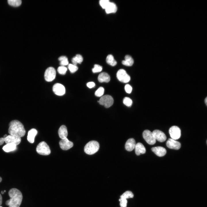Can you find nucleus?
<instances>
[{"label": "nucleus", "mask_w": 207, "mask_h": 207, "mask_svg": "<svg viewBox=\"0 0 207 207\" xmlns=\"http://www.w3.org/2000/svg\"><path fill=\"white\" fill-rule=\"evenodd\" d=\"M0 207H2L1 206H0Z\"/></svg>", "instance_id": "c03bdc74"}, {"label": "nucleus", "mask_w": 207, "mask_h": 207, "mask_svg": "<svg viewBox=\"0 0 207 207\" xmlns=\"http://www.w3.org/2000/svg\"><path fill=\"white\" fill-rule=\"evenodd\" d=\"M106 13L110 14L115 13L117 10V7L116 5L113 2H110L108 5L105 9Z\"/></svg>", "instance_id": "aec40b11"}, {"label": "nucleus", "mask_w": 207, "mask_h": 207, "mask_svg": "<svg viewBox=\"0 0 207 207\" xmlns=\"http://www.w3.org/2000/svg\"><path fill=\"white\" fill-rule=\"evenodd\" d=\"M7 136L8 135H6V134L5 135H4L3 138H5V137H7Z\"/></svg>", "instance_id": "ea45409f"}, {"label": "nucleus", "mask_w": 207, "mask_h": 207, "mask_svg": "<svg viewBox=\"0 0 207 207\" xmlns=\"http://www.w3.org/2000/svg\"><path fill=\"white\" fill-rule=\"evenodd\" d=\"M135 148V154L137 156L145 153V148L143 145L141 143L139 142L136 144Z\"/></svg>", "instance_id": "f3484780"}, {"label": "nucleus", "mask_w": 207, "mask_h": 207, "mask_svg": "<svg viewBox=\"0 0 207 207\" xmlns=\"http://www.w3.org/2000/svg\"><path fill=\"white\" fill-rule=\"evenodd\" d=\"M59 145L61 148L64 150H67L73 145V143L70 141L68 139L66 138L62 139L59 142Z\"/></svg>", "instance_id": "ddd939ff"}, {"label": "nucleus", "mask_w": 207, "mask_h": 207, "mask_svg": "<svg viewBox=\"0 0 207 207\" xmlns=\"http://www.w3.org/2000/svg\"><path fill=\"white\" fill-rule=\"evenodd\" d=\"M110 1L108 0H101L99 1V4L103 8L105 9L108 5Z\"/></svg>", "instance_id": "72a5a7b5"}, {"label": "nucleus", "mask_w": 207, "mask_h": 207, "mask_svg": "<svg viewBox=\"0 0 207 207\" xmlns=\"http://www.w3.org/2000/svg\"><path fill=\"white\" fill-rule=\"evenodd\" d=\"M8 194L10 199L6 201V205L9 207H19L23 198L21 192L17 189L13 188L9 190Z\"/></svg>", "instance_id": "f257e3e1"}, {"label": "nucleus", "mask_w": 207, "mask_h": 207, "mask_svg": "<svg viewBox=\"0 0 207 207\" xmlns=\"http://www.w3.org/2000/svg\"><path fill=\"white\" fill-rule=\"evenodd\" d=\"M102 69V67L98 64H95L94 67L92 69L93 73H95L101 72Z\"/></svg>", "instance_id": "473e14b6"}, {"label": "nucleus", "mask_w": 207, "mask_h": 207, "mask_svg": "<svg viewBox=\"0 0 207 207\" xmlns=\"http://www.w3.org/2000/svg\"><path fill=\"white\" fill-rule=\"evenodd\" d=\"M143 136L148 144L153 145L156 143V140L154 136L152 133L149 130H146L144 131L143 133Z\"/></svg>", "instance_id": "0eeeda50"}, {"label": "nucleus", "mask_w": 207, "mask_h": 207, "mask_svg": "<svg viewBox=\"0 0 207 207\" xmlns=\"http://www.w3.org/2000/svg\"><path fill=\"white\" fill-rule=\"evenodd\" d=\"M68 68L70 72L71 73H74L78 70V67L75 65L72 64H69Z\"/></svg>", "instance_id": "2f4dec72"}, {"label": "nucleus", "mask_w": 207, "mask_h": 207, "mask_svg": "<svg viewBox=\"0 0 207 207\" xmlns=\"http://www.w3.org/2000/svg\"><path fill=\"white\" fill-rule=\"evenodd\" d=\"M124 89L126 92L128 93H131L132 89L131 86L128 84L125 85Z\"/></svg>", "instance_id": "c9c22d12"}, {"label": "nucleus", "mask_w": 207, "mask_h": 207, "mask_svg": "<svg viewBox=\"0 0 207 207\" xmlns=\"http://www.w3.org/2000/svg\"><path fill=\"white\" fill-rule=\"evenodd\" d=\"M120 202V205L121 207H126L127 200L126 199L120 198L119 199Z\"/></svg>", "instance_id": "f704fd0d"}, {"label": "nucleus", "mask_w": 207, "mask_h": 207, "mask_svg": "<svg viewBox=\"0 0 207 207\" xmlns=\"http://www.w3.org/2000/svg\"><path fill=\"white\" fill-rule=\"evenodd\" d=\"M151 149L153 152L159 157H162L164 156L166 153V149L161 146L153 147Z\"/></svg>", "instance_id": "2eb2a0df"}, {"label": "nucleus", "mask_w": 207, "mask_h": 207, "mask_svg": "<svg viewBox=\"0 0 207 207\" xmlns=\"http://www.w3.org/2000/svg\"><path fill=\"white\" fill-rule=\"evenodd\" d=\"M133 63V59L131 56L129 55H126L125 57V60L122 61V64L127 66H131Z\"/></svg>", "instance_id": "4be33fe9"}, {"label": "nucleus", "mask_w": 207, "mask_h": 207, "mask_svg": "<svg viewBox=\"0 0 207 207\" xmlns=\"http://www.w3.org/2000/svg\"><path fill=\"white\" fill-rule=\"evenodd\" d=\"M58 133L59 137L62 139L67 138L68 131L66 126L64 125H62L58 130Z\"/></svg>", "instance_id": "412c9836"}, {"label": "nucleus", "mask_w": 207, "mask_h": 207, "mask_svg": "<svg viewBox=\"0 0 207 207\" xmlns=\"http://www.w3.org/2000/svg\"><path fill=\"white\" fill-rule=\"evenodd\" d=\"M83 57L81 55L78 54L72 58V61L73 64L76 66L78 63L80 64L83 61Z\"/></svg>", "instance_id": "b1692460"}, {"label": "nucleus", "mask_w": 207, "mask_h": 207, "mask_svg": "<svg viewBox=\"0 0 207 207\" xmlns=\"http://www.w3.org/2000/svg\"><path fill=\"white\" fill-rule=\"evenodd\" d=\"M116 76L120 81L123 83H128L130 80V76L123 69H120L118 70Z\"/></svg>", "instance_id": "6e6552de"}, {"label": "nucleus", "mask_w": 207, "mask_h": 207, "mask_svg": "<svg viewBox=\"0 0 207 207\" xmlns=\"http://www.w3.org/2000/svg\"><path fill=\"white\" fill-rule=\"evenodd\" d=\"M99 147V144L98 142L95 141H91L85 145L84 150L86 154L92 155L97 152Z\"/></svg>", "instance_id": "7ed1b4c3"}, {"label": "nucleus", "mask_w": 207, "mask_h": 207, "mask_svg": "<svg viewBox=\"0 0 207 207\" xmlns=\"http://www.w3.org/2000/svg\"><path fill=\"white\" fill-rule=\"evenodd\" d=\"M87 85L89 88H91L95 86V83L92 82H88L87 83Z\"/></svg>", "instance_id": "e433bc0d"}, {"label": "nucleus", "mask_w": 207, "mask_h": 207, "mask_svg": "<svg viewBox=\"0 0 207 207\" xmlns=\"http://www.w3.org/2000/svg\"><path fill=\"white\" fill-rule=\"evenodd\" d=\"M1 193L2 194H3L4 193V191H1Z\"/></svg>", "instance_id": "79ce46f5"}, {"label": "nucleus", "mask_w": 207, "mask_h": 207, "mask_svg": "<svg viewBox=\"0 0 207 207\" xmlns=\"http://www.w3.org/2000/svg\"><path fill=\"white\" fill-rule=\"evenodd\" d=\"M36 150L38 153L43 155H48L51 153L49 146L44 141L40 143L37 145Z\"/></svg>", "instance_id": "39448f33"}, {"label": "nucleus", "mask_w": 207, "mask_h": 207, "mask_svg": "<svg viewBox=\"0 0 207 207\" xmlns=\"http://www.w3.org/2000/svg\"><path fill=\"white\" fill-rule=\"evenodd\" d=\"M21 141L20 137L10 135L5 138H0V145H2L4 142H5L6 144L13 143L17 145L20 143Z\"/></svg>", "instance_id": "20e7f679"}, {"label": "nucleus", "mask_w": 207, "mask_h": 207, "mask_svg": "<svg viewBox=\"0 0 207 207\" xmlns=\"http://www.w3.org/2000/svg\"><path fill=\"white\" fill-rule=\"evenodd\" d=\"M169 132L172 139L175 140L178 139L181 136V130L177 126H171L169 130Z\"/></svg>", "instance_id": "9d476101"}, {"label": "nucleus", "mask_w": 207, "mask_h": 207, "mask_svg": "<svg viewBox=\"0 0 207 207\" xmlns=\"http://www.w3.org/2000/svg\"><path fill=\"white\" fill-rule=\"evenodd\" d=\"M104 93V88L102 87H100L95 92V95L97 97H101L103 95Z\"/></svg>", "instance_id": "c756f323"}, {"label": "nucleus", "mask_w": 207, "mask_h": 207, "mask_svg": "<svg viewBox=\"0 0 207 207\" xmlns=\"http://www.w3.org/2000/svg\"><path fill=\"white\" fill-rule=\"evenodd\" d=\"M17 148L16 145L14 143L6 144L3 147V150L6 152H9L15 150Z\"/></svg>", "instance_id": "5701e85b"}, {"label": "nucleus", "mask_w": 207, "mask_h": 207, "mask_svg": "<svg viewBox=\"0 0 207 207\" xmlns=\"http://www.w3.org/2000/svg\"><path fill=\"white\" fill-rule=\"evenodd\" d=\"M37 133V131L35 129H32L29 130L28 134L27 137L28 141L31 143H33L35 137Z\"/></svg>", "instance_id": "a211bd4d"}, {"label": "nucleus", "mask_w": 207, "mask_h": 207, "mask_svg": "<svg viewBox=\"0 0 207 207\" xmlns=\"http://www.w3.org/2000/svg\"><path fill=\"white\" fill-rule=\"evenodd\" d=\"M3 191L4 192H6V191L4 190Z\"/></svg>", "instance_id": "37998d69"}, {"label": "nucleus", "mask_w": 207, "mask_h": 207, "mask_svg": "<svg viewBox=\"0 0 207 207\" xmlns=\"http://www.w3.org/2000/svg\"><path fill=\"white\" fill-rule=\"evenodd\" d=\"M107 63L109 65L114 66L117 64V62L114 59L113 56L112 55H108L106 58Z\"/></svg>", "instance_id": "393cba45"}, {"label": "nucleus", "mask_w": 207, "mask_h": 207, "mask_svg": "<svg viewBox=\"0 0 207 207\" xmlns=\"http://www.w3.org/2000/svg\"><path fill=\"white\" fill-rule=\"evenodd\" d=\"M152 133L156 140H157L160 142H163L166 139V137L165 134L159 130H155L153 131Z\"/></svg>", "instance_id": "4468645a"}, {"label": "nucleus", "mask_w": 207, "mask_h": 207, "mask_svg": "<svg viewBox=\"0 0 207 207\" xmlns=\"http://www.w3.org/2000/svg\"><path fill=\"white\" fill-rule=\"evenodd\" d=\"M98 102L105 107L108 108L112 106L114 100L111 96L106 95L101 97Z\"/></svg>", "instance_id": "423d86ee"}, {"label": "nucleus", "mask_w": 207, "mask_h": 207, "mask_svg": "<svg viewBox=\"0 0 207 207\" xmlns=\"http://www.w3.org/2000/svg\"><path fill=\"white\" fill-rule=\"evenodd\" d=\"M9 133L20 137H23L26 131L23 124L17 120H13L9 124Z\"/></svg>", "instance_id": "f03ea898"}, {"label": "nucleus", "mask_w": 207, "mask_h": 207, "mask_svg": "<svg viewBox=\"0 0 207 207\" xmlns=\"http://www.w3.org/2000/svg\"><path fill=\"white\" fill-rule=\"evenodd\" d=\"M56 72L55 69L52 67H49L47 69L44 74L45 79L47 81L51 82L55 78Z\"/></svg>", "instance_id": "1a4fd4ad"}, {"label": "nucleus", "mask_w": 207, "mask_h": 207, "mask_svg": "<svg viewBox=\"0 0 207 207\" xmlns=\"http://www.w3.org/2000/svg\"><path fill=\"white\" fill-rule=\"evenodd\" d=\"M2 180V178L1 177H0V183L1 181Z\"/></svg>", "instance_id": "a19ab883"}, {"label": "nucleus", "mask_w": 207, "mask_h": 207, "mask_svg": "<svg viewBox=\"0 0 207 207\" xmlns=\"http://www.w3.org/2000/svg\"><path fill=\"white\" fill-rule=\"evenodd\" d=\"M135 145L136 143L135 139L133 138L129 139L125 143V149L128 151H131L135 148Z\"/></svg>", "instance_id": "dca6fc26"}, {"label": "nucleus", "mask_w": 207, "mask_h": 207, "mask_svg": "<svg viewBox=\"0 0 207 207\" xmlns=\"http://www.w3.org/2000/svg\"><path fill=\"white\" fill-rule=\"evenodd\" d=\"M7 1L10 5L14 7L19 6L22 3L20 0H8Z\"/></svg>", "instance_id": "bb28decb"}, {"label": "nucleus", "mask_w": 207, "mask_h": 207, "mask_svg": "<svg viewBox=\"0 0 207 207\" xmlns=\"http://www.w3.org/2000/svg\"><path fill=\"white\" fill-rule=\"evenodd\" d=\"M2 204V197L1 195L0 194V206H1Z\"/></svg>", "instance_id": "4c0bfd02"}, {"label": "nucleus", "mask_w": 207, "mask_h": 207, "mask_svg": "<svg viewBox=\"0 0 207 207\" xmlns=\"http://www.w3.org/2000/svg\"><path fill=\"white\" fill-rule=\"evenodd\" d=\"M67 70V68L64 66H61L58 67L57 71L60 74L64 75L66 73Z\"/></svg>", "instance_id": "7c9ffc66"}, {"label": "nucleus", "mask_w": 207, "mask_h": 207, "mask_svg": "<svg viewBox=\"0 0 207 207\" xmlns=\"http://www.w3.org/2000/svg\"><path fill=\"white\" fill-rule=\"evenodd\" d=\"M53 90L56 95L59 96L62 95L65 93L64 87L62 84L59 83H56L54 85L53 87Z\"/></svg>", "instance_id": "9b49d317"}, {"label": "nucleus", "mask_w": 207, "mask_h": 207, "mask_svg": "<svg viewBox=\"0 0 207 207\" xmlns=\"http://www.w3.org/2000/svg\"><path fill=\"white\" fill-rule=\"evenodd\" d=\"M133 196L134 195L132 192L128 191L124 193L120 197V198L126 199L129 198H132Z\"/></svg>", "instance_id": "cd10ccee"}, {"label": "nucleus", "mask_w": 207, "mask_h": 207, "mask_svg": "<svg viewBox=\"0 0 207 207\" xmlns=\"http://www.w3.org/2000/svg\"><path fill=\"white\" fill-rule=\"evenodd\" d=\"M98 81L100 83H108L110 80V77L109 75L105 72L101 73L99 75L98 77Z\"/></svg>", "instance_id": "6ab92c4d"}, {"label": "nucleus", "mask_w": 207, "mask_h": 207, "mask_svg": "<svg viewBox=\"0 0 207 207\" xmlns=\"http://www.w3.org/2000/svg\"><path fill=\"white\" fill-rule=\"evenodd\" d=\"M166 144L168 148L171 149L178 150L181 147V144L179 142L171 138L168 139Z\"/></svg>", "instance_id": "f8f14e48"}, {"label": "nucleus", "mask_w": 207, "mask_h": 207, "mask_svg": "<svg viewBox=\"0 0 207 207\" xmlns=\"http://www.w3.org/2000/svg\"><path fill=\"white\" fill-rule=\"evenodd\" d=\"M207 97H206V98L204 99V101L205 103L206 104V106H207Z\"/></svg>", "instance_id": "58836bf2"}, {"label": "nucleus", "mask_w": 207, "mask_h": 207, "mask_svg": "<svg viewBox=\"0 0 207 207\" xmlns=\"http://www.w3.org/2000/svg\"><path fill=\"white\" fill-rule=\"evenodd\" d=\"M123 103L126 106L130 107L132 105V101L129 97H126L123 99Z\"/></svg>", "instance_id": "c85d7f7f"}, {"label": "nucleus", "mask_w": 207, "mask_h": 207, "mask_svg": "<svg viewBox=\"0 0 207 207\" xmlns=\"http://www.w3.org/2000/svg\"><path fill=\"white\" fill-rule=\"evenodd\" d=\"M58 59L60 61V64L61 66H64L68 64V58L66 56H61L58 58Z\"/></svg>", "instance_id": "a878e982"}]
</instances>
